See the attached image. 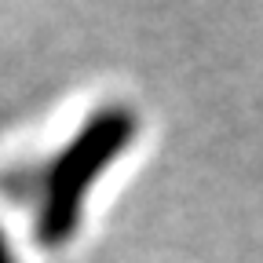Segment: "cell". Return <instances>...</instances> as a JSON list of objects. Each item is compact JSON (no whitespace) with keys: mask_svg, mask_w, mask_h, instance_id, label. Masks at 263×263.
I'll return each instance as SVG.
<instances>
[{"mask_svg":"<svg viewBox=\"0 0 263 263\" xmlns=\"http://www.w3.org/2000/svg\"><path fill=\"white\" fill-rule=\"evenodd\" d=\"M136 132H139V117L128 106H106L91 121H84V128L66 143V150L44 172V205L37 216L41 245L55 249L73 238L84 209V194L91 190L99 172L128 150Z\"/></svg>","mask_w":263,"mask_h":263,"instance_id":"cell-1","label":"cell"},{"mask_svg":"<svg viewBox=\"0 0 263 263\" xmlns=\"http://www.w3.org/2000/svg\"><path fill=\"white\" fill-rule=\"evenodd\" d=\"M0 263H15V252H11V245L4 238V230H0Z\"/></svg>","mask_w":263,"mask_h":263,"instance_id":"cell-2","label":"cell"}]
</instances>
